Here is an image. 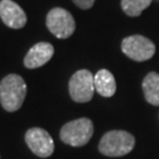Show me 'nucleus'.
<instances>
[{"instance_id": "1", "label": "nucleus", "mask_w": 159, "mask_h": 159, "mask_svg": "<svg viewBox=\"0 0 159 159\" xmlns=\"http://www.w3.org/2000/svg\"><path fill=\"white\" fill-rule=\"evenodd\" d=\"M27 86L18 74H8L0 83V102L8 112L18 111L23 106Z\"/></svg>"}, {"instance_id": "2", "label": "nucleus", "mask_w": 159, "mask_h": 159, "mask_svg": "<svg viewBox=\"0 0 159 159\" xmlns=\"http://www.w3.org/2000/svg\"><path fill=\"white\" fill-rule=\"evenodd\" d=\"M136 139L126 131L113 130L106 132L99 142V152L107 157H121L130 153L134 148Z\"/></svg>"}, {"instance_id": "3", "label": "nucleus", "mask_w": 159, "mask_h": 159, "mask_svg": "<svg viewBox=\"0 0 159 159\" xmlns=\"http://www.w3.org/2000/svg\"><path fill=\"white\" fill-rule=\"evenodd\" d=\"M93 123L89 118H79V119L68 121L60 130V139L61 142L71 145V146H84L90 142L93 136Z\"/></svg>"}, {"instance_id": "4", "label": "nucleus", "mask_w": 159, "mask_h": 159, "mask_svg": "<svg viewBox=\"0 0 159 159\" xmlns=\"http://www.w3.org/2000/svg\"><path fill=\"white\" fill-rule=\"evenodd\" d=\"M94 90V75L89 70L77 71L68 81L70 96L75 102H90Z\"/></svg>"}, {"instance_id": "5", "label": "nucleus", "mask_w": 159, "mask_h": 159, "mask_svg": "<svg viewBox=\"0 0 159 159\" xmlns=\"http://www.w3.org/2000/svg\"><path fill=\"white\" fill-rule=\"evenodd\" d=\"M46 26L57 38L66 39L73 34L75 30V21L72 14L65 8L56 7L48 12L46 17Z\"/></svg>"}, {"instance_id": "6", "label": "nucleus", "mask_w": 159, "mask_h": 159, "mask_svg": "<svg viewBox=\"0 0 159 159\" xmlns=\"http://www.w3.org/2000/svg\"><path fill=\"white\" fill-rule=\"evenodd\" d=\"M121 51L134 61H146L154 56L156 46L144 35H130L121 41Z\"/></svg>"}, {"instance_id": "7", "label": "nucleus", "mask_w": 159, "mask_h": 159, "mask_svg": "<svg viewBox=\"0 0 159 159\" xmlns=\"http://www.w3.org/2000/svg\"><path fill=\"white\" fill-rule=\"evenodd\" d=\"M25 142L30 150L41 158L50 157L54 151V142L50 133L40 127H32L25 134Z\"/></svg>"}, {"instance_id": "8", "label": "nucleus", "mask_w": 159, "mask_h": 159, "mask_svg": "<svg viewBox=\"0 0 159 159\" xmlns=\"http://www.w3.org/2000/svg\"><path fill=\"white\" fill-rule=\"evenodd\" d=\"M0 18L5 25L14 30L23 29L27 21L24 10L12 0L0 1Z\"/></svg>"}, {"instance_id": "9", "label": "nucleus", "mask_w": 159, "mask_h": 159, "mask_svg": "<svg viewBox=\"0 0 159 159\" xmlns=\"http://www.w3.org/2000/svg\"><path fill=\"white\" fill-rule=\"evenodd\" d=\"M54 48L50 43L41 41L30 48L24 59V65L27 68H38L48 63L53 57Z\"/></svg>"}, {"instance_id": "10", "label": "nucleus", "mask_w": 159, "mask_h": 159, "mask_svg": "<svg viewBox=\"0 0 159 159\" xmlns=\"http://www.w3.org/2000/svg\"><path fill=\"white\" fill-rule=\"evenodd\" d=\"M94 89L100 96L105 98L113 96L117 90V84L113 74L105 68L99 70L94 75Z\"/></svg>"}, {"instance_id": "11", "label": "nucleus", "mask_w": 159, "mask_h": 159, "mask_svg": "<svg viewBox=\"0 0 159 159\" xmlns=\"http://www.w3.org/2000/svg\"><path fill=\"white\" fill-rule=\"evenodd\" d=\"M142 86L146 102L153 106H159V74L150 72L144 78Z\"/></svg>"}, {"instance_id": "12", "label": "nucleus", "mask_w": 159, "mask_h": 159, "mask_svg": "<svg viewBox=\"0 0 159 159\" xmlns=\"http://www.w3.org/2000/svg\"><path fill=\"white\" fill-rule=\"evenodd\" d=\"M151 2L152 0H121V8L129 17H138Z\"/></svg>"}, {"instance_id": "13", "label": "nucleus", "mask_w": 159, "mask_h": 159, "mask_svg": "<svg viewBox=\"0 0 159 159\" xmlns=\"http://www.w3.org/2000/svg\"><path fill=\"white\" fill-rule=\"evenodd\" d=\"M96 0H73V2L81 10H89L91 8Z\"/></svg>"}]
</instances>
